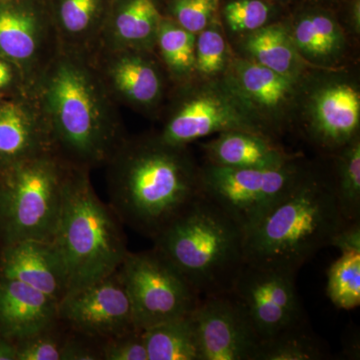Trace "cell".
Here are the masks:
<instances>
[{
    "instance_id": "obj_9",
    "label": "cell",
    "mask_w": 360,
    "mask_h": 360,
    "mask_svg": "<svg viewBox=\"0 0 360 360\" xmlns=\"http://www.w3.org/2000/svg\"><path fill=\"white\" fill-rule=\"evenodd\" d=\"M179 94L168 110L158 137L175 146L214 134L243 130L264 134L257 118L251 116L252 108L233 89H221L179 87Z\"/></svg>"
},
{
    "instance_id": "obj_5",
    "label": "cell",
    "mask_w": 360,
    "mask_h": 360,
    "mask_svg": "<svg viewBox=\"0 0 360 360\" xmlns=\"http://www.w3.org/2000/svg\"><path fill=\"white\" fill-rule=\"evenodd\" d=\"M52 243L68 269L70 290L113 274L129 253L122 222L97 196L87 168L68 167Z\"/></svg>"
},
{
    "instance_id": "obj_17",
    "label": "cell",
    "mask_w": 360,
    "mask_h": 360,
    "mask_svg": "<svg viewBox=\"0 0 360 360\" xmlns=\"http://www.w3.org/2000/svg\"><path fill=\"white\" fill-rule=\"evenodd\" d=\"M359 122L360 94L354 85L330 84L312 99L310 132L322 148L340 151L356 139Z\"/></svg>"
},
{
    "instance_id": "obj_29",
    "label": "cell",
    "mask_w": 360,
    "mask_h": 360,
    "mask_svg": "<svg viewBox=\"0 0 360 360\" xmlns=\"http://www.w3.org/2000/svg\"><path fill=\"white\" fill-rule=\"evenodd\" d=\"M328 295L338 309L360 304V250L343 251L328 271Z\"/></svg>"
},
{
    "instance_id": "obj_27",
    "label": "cell",
    "mask_w": 360,
    "mask_h": 360,
    "mask_svg": "<svg viewBox=\"0 0 360 360\" xmlns=\"http://www.w3.org/2000/svg\"><path fill=\"white\" fill-rule=\"evenodd\" d=\"M326 356L323 345L302 321L260 341L255 360H321Z\"/></svg>"
},
{
    "instance_id": "obj_18",
    "label": "cell",
    "mask_w": 360,
    "mask_h": 360,
    "mask_svg": "<svg viewBox=\"0 0 360 360\" xmlns=\"http://www.w3.org/2000/svg\"><path fill=\"white\" fill-rule=\"evenodd\" d=\"M58 319V302L15 279L0 276V333L21 340Z\"/></svg>"
},
{
    "instance_id": "obj_40",
    "label": "cell",
    "mask_w": 360,
    "mask_h": 360,
    "mask_svg": "<svg viewBox=\"0 0 360 360\" xmlns=\"http://www.w3.org/2000/svg\"><path fill=\"white\" fill-rule=\"evenodd\" d=\"M269 1L272 2V4H283V2H288L290 0H269Z\"/></svg>"
},
{
    "instance_id": "obj_22",
    "label": "cell",
    "mask_w": 360,
    "mask_h": 360,
    "mask_svg": "<svg viewBox=\"0 0 360 360\" xmlns=\"http://www.w3.org/2000/svg\"><path fill=\"white\" fill-rule=\"evenodd\" d=\"M295 79L253 60L234 66L233 89L252 110L277 113L288 108L295 97Z\"/></svg>"
},
{
    "instance_id": "obj_8",
    "label": "cell",
    "mask_w": 360,
    "mask_h": 360,
    "mask_svg": "<svg viewBox=\"0 0 360 360\" xmlns=\"http://www.w3.org/2000/svg\"><path fill=\"white\" fill-rule=\"evenodd\" d=\"M304 165L295 160L276 168L200 167L201 195L243 229L250 226L295 184Z\"/></svg>"
},
{
    "instance_id": "obj_33",
    "label": "cell",
    "mask_w": 360,
    "mask_h": 360,
    "mask_svg": "<svg viewBox=\"0 0 360 360\" xmlns=\"http://www.w3.org/2000/svg\"><path fill=\"white\" fill-rule=\"evenodd\" d=\"M226 61V45L221 33L207 27L196 34L195 72L203 77H214L221 72Z\"/></svg>"
},
{
    "instance_id": "obj_28",
    "label": "cell",
    "mask_w": 360,
    "mask_h": 360,
    "mask_svg": "<svg viewBox=\"0 0 360 360\" xmlns=\"http://www.w3.org/2000/svg\"><path fill=\"white\" fill-rule=\"evenodd\" d=\"M335 186L341 214L347 224L360 221V141L359 136L338 151Z\"/></svg>"
},
{
    "instance_id": "obj_20",
    "label": "cell",
    "mask_w": 360,
    "mask_h": 360,
    "mask_svg": "<svg viewBox=\"0 0 360 360\" xmlns=\"http://www.w3.org/2000/svg\"><path fill=\"white\" fill-rule=\"evenodd\" d=\"M208 165L229 168H276L296 160L265 134L232 130L203 146Z\"/></svg>"
},
{
    "instance_id": "obj_23",
    "label": "cell",
    "mask_w": 360,
    "mask_h": 360,
    "mask_svg": "<svg viewBox=\"0 0 360 360\" xmlns=\"http://www.w3.org/2000/svg\"><path fill=\"white\" fill-rule=\"evenodd\" d=\"M291 32L296 51L314 60L335 58L345 45L342 30L333 14L311 1L296 14Z\"/></svg>"
},
{
    "instance_id": "obj_3",
    "label": "cell",
    "mask_w": 360,
    "mask_h": 360,
    "mask_svg": "<svg viewBox=\"0 0 360 360\" xmlns=\"http://www.w3.org/2000/svg\"><path fill=\"white\" fill-rule=\"evenodd\" d=\"M345 224L335 179L305 167L283 198L245 229V262L297 274Z\"/></svg>"
},
{
    "instance_id": "obj_6",
    "label": "cell",
    "mask_w": 360,
    "mask_h": 360,
    "mask_svg": "<svg viewBox=\"0 0 360 360\" xmlns=\"http://www.w3.org/2000/svg\"><path fill=\"white\" fill-rule=\"evenodd\" d=\"M68 162L56 151L0 165V241H52L63 206Z\"/></svg>"
},
{
    "instance_id": "obj_12",
    "label": "cell",
    "mask_w": 360,
    "mask_h": 360,
    "mask_svg": "<svg viewBox=\"0 0 360 360\" xmlns=\"http://www.w3.org/2000/svg\"><path fill=\"white\" fill-rule=\"evenodd\" d=\"M97 75L116 104L141 112L160 108L168 75L153 51L97 45L89 52Z\"/></svg>"
},
{
    "instance_id": "obj_31",
    "label": "cell",
    "mask_w": 360,
    "mask_h": 360,
    "mask_svg": "<svg viewBox=\"0 0 360 360\" xmlns=\"http://www.w3.org/2000/svg\"><path fill=\"white\" fill-rule=\"evenodd\" d=\"M274 8L269 0H224L219 11L232 32L250 33L266 25Z\"/></svg>"
},
{
    "instance_id": "obj_24",
    "label": "cell",
    "mask_w": 360,
    "mask_h": 360,
    "mask_svg": "<svg viewBox=\"0 0 360 360\" xmlns=\"http://www.w3.org/2000/svg\"><path fill=\"white\" fill-rule=\"evenodd\" d=\"M191 314L143 330L148 360H200Z\"/></svg>"
},
{
    "instance_id": "obj_39",
    "label": "cell",
    "mask_w": 360,
    "mask_h": 360,
    "mask_svg": "<svg viewBox=\"0 0 360 360\" xmlns=\"http://www.w3.org/2000/svg\"><path fill=\"white\" fill-rule=\"evenodd\" d=\"M309 1L314 2V4H319V6H324V4H331V2L335 1V0H309Z\"/></svg>"
},
{
    "instance_id": "obj_19",
    "label": "cell",
    "mask_w": 360,
    "mask_h": 360,
    "mask_svg": "<svg viewBox=\"0 0 360 360\" xmlns=\"http://www.w3.org/2000/svg\"><path fill=\"white\" fill-rule=\"evenodd\" d=\"M162 18L160 0H112L98 45L153 51Z\"/></svg>"
},
{
    "instance_id": "obj_21",
    "label": "cell",
    "mask_w": 360,
    "mask_h": 360,
    "mask_svg": "<svg viewBox=\"0 0 360 360\" xmlns=\"http://www.w3.org/2000/svg\"><path fill=\"white\" fill-rule=\"evenodd\" d=\"M112 0H51L60 46L89 53L98 45Z\"/></svg>"
},
{
    "instance_id": "obj_11",
    "label": "cell",
    "mask_w": 360,
    "mask_h": 360,
    "mask_svg": "<svg viewBox=\"0 0 360 360\" xmlns=\"http://www.w3.org/2000/svg\"><path fill=\"white\" fill-rule=\"evenodd\" d=\"M295 274L243 264L231 295L248 316L260 341L302 321Z\"/></svg>"
},
{
    "instance_id": "obj_37",
    "label": "cell",
    "mask_w": 360,
    "mask_h": 360,
    "mask_svg": "<svg viewBox=\"0 0 360 360\" xmlns=\"http://www.w3.org/2000/svg\"><path fill=\"white\" fill-rule=\"evenodd\" d=\"M343 251L360 250V221L345 224L336 233L331 245Z\"/></svg>"
},
{
    "instance_id": "obj_13",
    "label": "cell",
    "mask_w": 360,
    "mask_h": 360,
    "mask_svg": "<svg viewBox=\"0 0 360 360\" xmlns=\"http://www.w3.org/2000/svg\"><path fill=\"white\" fill-rule=\"evenodd\" d=\"M58 319L70 330L105 340L134 330V312L118 269L66 293L58 303Z\"/></svg>"
},
{
    "instance_id": "obj_14",
    "label": "cell",
    "mask_w": 360,
    "mask_h": 360,
    "mask_svg": "<svg viewBox=\"0 0 360 360\" xmlns=\"http://www.w3.org/2000/svg\"><path fill=\"white\" fill-rule=\"evenodd\" d=\"M191 316L200 360H255L259 338L231 293L200 298Z\"/></svg>"
},
{
    "instance_id": "obj_35",
    "label": "cell",
    "mask_w": 360,
    "mask_h": 360,
    "mask_svg": "<svg viewBox=\"0 0 360 360\" xmlns=\"http://www.w3.org/2000/svg\"><path fill=\"white\" fill-rule=\"evenodd\" d=\"M101 342L70 329L60 360H103Z\"/></svg>"
},
{
    "instance_id": "obj_41",
    "label": "cell",
    "mask_w": 360,
    "mask_h": 360,
    "mask_svg": "<svg viewBox=\"0 0 360 360\" xmlns=\"http://www.w3.org/2000/svg\"><path fill=\"white\" fill-rule=\"evenodd\" d=\"M6 97H9V96H4V94H0V101H1V99L6 98Z\"/></svg>"
},
{
    "instance_id": "obj_38",
    "label": "cell",
    "mask_w": 360,
    "mask_h": 360,
    "mask_svg": "<svg viewBox=\"0 0 360 360\" xmlns=\"http://www.w3.org/2000/svg\"><path fill=\"white\" fill-rule=\"evenodd\" d=\"M0 360H16L15 345L0 333Z\"/></svg>"
},
{
    "instance_id": "obj_1",
    "label": "cell",
    "mask_w": 360,
    "mask_h": 360,
    "mask_svg": "<svg viewBox=\"0 0 360 360\" xmlns=\"http://www.w3.org/2000/svg\"><path fill=\"white\" fill-rule=\"evenodd\" d=\"M37 98L59 155L73 167H104L125 139L117 104L89 53L59 47L35 80Z\"/></svg>"
},
{
    "instance_id": "obj_32",
    "label": "cell",
    "mask_w": 360,
    "mask_h": 360,
    "mask_svg": "<svg viewBox=\"0 0 360 360\" xmlns=\"http://www.w3.org/2000/svg\"><path fill=\"white\" fill-rule=\"evenodd\" d=\"M163 16L198 34L219 13V0H160Z\"/></svg>"
},
{
    "instance_id": "obj_34",
    "label": "cell",
    "mask_w": 360,
    "mask_h": 360,
    "mask_svg": "<svg viewBox=\"0 0 360 360\" xmlns=\"http://www.w3.org/2000/svg\"><path fill=\"white\" fill-rule=\"evenodd\" d=\"M101 355L103 360H148L143 330L135 328L103 340Z\"/></svg>"
},
{
    "instance_id": "obj_26",
    "label": "cell",
    "mask_w": 360,
    "mask_h": 360,
    "mask_svg": "<svg viewBox=\"0 0 360 360\" xmlns=\"http://www.w3.org/2000/svg\"><path fill=\"white\" fill-rule=\"evenodd\" d=\"M245 51L252 60L295 79L298 56L290 33L283 25H264L248 35Z\"/></svg>"
},
{
    "instance_id": "obj_10",
    "label": "cell",
    "mask_w": 360,
    "mask_h": 360,
    "mask_svg": "<svg viewBox=\"0 0 360 360\" xmlns=\"http://www.w3.org/2000/svg\"><path fill=\"white\" fill-rule=\"evenodd\" d=\"M59 47L51 0H0V58L18 66L28 91Z\"/></svg>"
},
{
    "instance_id": "obj_25",
    "label": "cell",
    "mask_w": 360,
    "mask_h": 360,
    "mask_svg": "<svg viewBox=\"0 0 360 360\" xmlns=\"http://www.w3.org/2000/svg\"><path fill=\"white\" fill-rule=\"evenodd\" d=\"M196 35L163 16L153 52L169 79L180 84L195 72Z\"/></svg>"
},
{
    "instance_id": "obj_7",
    "label": "cell",
    "mask_w": 360,
    "mask_h": 360,
    "mask_svg": "<svg viewBox=\"0 0 360 360\" xmlns=\"http://www.w3.org/2000/svg\"><path fill=\"white\" fill-rule=\"evenodd\" d=\"M118 272L131 302L135 328L141 330L186 316L200 302L191 284L155 248L129 251Z\"/></svg>"
},
{
    "instance_id": "obj_2",
    "label": "cell",
    "mask_w": 360,
    "mask_h": 360,
    "mask_svg": "<svg viewBox=\"0 0 360 360\" xmlns=\"http://www.w3.org/2000/svg\"><path fill=\"white\" fill-rule=\"evenodd\" d=\"M104 167L110 207L123 225L151 240L201 195L200 167L186 146L158 134L125 137Z\"/></svg>"
},
{
    "instance_id": "obj_4",
    "label": "cell",
    "mask_w": 360,
    "mask_h": 360,
    "mask_svg": "<svg viewBox=\"0 0 360 360\" xmlns=\"http://www.w3.org/2000/svg\"><path fill=\"white\" fill-rule=\"evenodd\" d=\"M153 241L201 298L231 292L245 262L243 227L203 195Z\"/></svg>"
},
{
    "instance_id": "obj_15",
    "label": "cell",
    "mask_w": 360,
    "mask_h": 360,
    "mask_svg": "<svg viewBox=\"0 0 360 360\" xmlns=\"http://www.w3.org/2000/svg\"><path fill=\"white\" fill-rule=\"evenodd\" d=\"M0 276L27 284L58 303L70 290L68 269L52 241L27 239L2 245Z\"/></svg>"
},
{
    "instance_id": "obj_16",
    "label": "cell",
    "mask_w": 360,
    "mask_h": 360,
    "mask_svg": "<svg viewBox=\"0 0 360 360\" xmlns=\"http://www.w3.org/2000/svg\"><path fill=\"white\" fill-rule=\"evenodd\" d=\"M56 151L49 124L32 94L0 101V165ZM58 153V151H56Z\"/></svg>"
},
{
    "instance_id": "obj_36",
    "label": "cell",
    "mask_w": 360,
    "mask_h": 360,
    "mask_svg": "<svg viewBox=\"0 0 360 360\" xmlns=\"http://www.w3.org/2000/svg\"><path fill=\"white\" fill-rule=\"evenodd\" d=\"M27 94V85L18 66L0 58V94L16 96Z\"/></svg>"
},
{
    "instance_id": "obj_30",
    "label": "cell",
    "mask_w": 360,
    "mask_h": 360,
    "mask_svg": "<svg viewBox=\"0 0 360 360\" xmlns=\"http://www.w3.org/2000/svg\"><path fill=\"white\" fill-rule=\"evenodd\" d=\"M70 328L59 319L32 335L14 341L16 360H60Z\"/></svg>"
}]
</instances>
